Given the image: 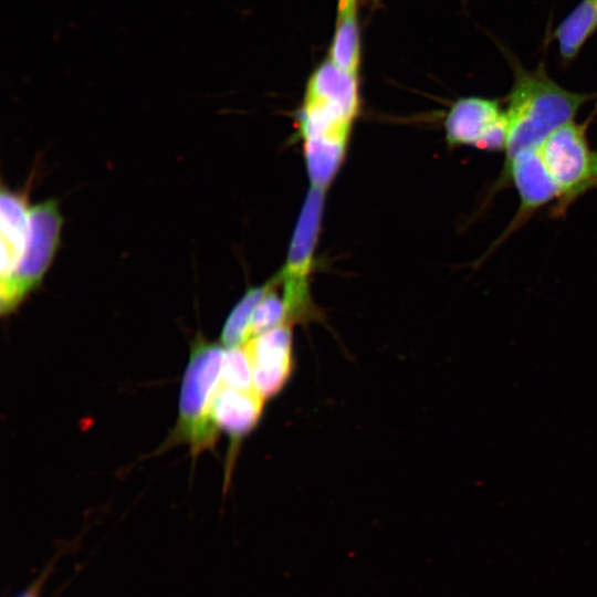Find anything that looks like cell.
<instances>
[{
  "label": "cell",
  "mask_w": 597,
  "mask_h": 597,
  "mask_svg": "<svg viewBox=\"0 0 597 597\" xmlns=\"http://www.w3.org/2000/svg\"><path fill=\"white\" fill-rule=\"evenodd\" d=\"M593 96L567 91L543 71H520L505 111L509 124L505 161L519 151L540 148L558 127L573 122Z\"/></svg>",
  "instance_id": "obj_1"
},
{
  "label": "cell",
  "mask_w": 597,
  "mask_h": 597,
  "mask_svg": "<svg viewBox=\"0 0 597 597\" xmlns=\"http://www.w3.org/2000/svg\"><path fill=\"white\" fill-rule=\"evenodd\" d=\"M226 347L198 335L191 344L179 396L175 429L165 446L187 443L193 455L210 449L218 432L212 416L214 396L221 385Z\"/></svg>",
  "instance_id": "obj_2"
},
{
  "label": "cell",
  "mask_w": 597,
  "mask_h": 597,
  "mask_svg": "<svg viewBox=\"0 0 597 597\" xmlns=\"http://www.w3.org/2000/svg\"><path fill=\"white\" fill-rule=\"evenodd\" d=\"M63 217L51 198L30 207L25 244L15 272L0 283L1 315L14 312L42 283L61 242Z\"/></svg>",
  "instance_id": "obj_3"
},
{
  "label": "cell",
  "mask_w": 597,
  "mask_h": 597,
  "mask_svg": "<svg viewBox=\"0 0 597 597\" xmlns=\"http://www.w3.org/2000/svg\"><path fill=\"white\" fill-rule=\"evenodd\" d=\"M325 192L310 187L291 238L284 265L275 274L283 286V300L290 324L317 316L310 293V275L322 224Z\"/></svg>",
  "instance_id": "obj_4"
},
{
  "label": "cell",
  "mask_w": 597,
  "mask_h": 597,
  "mask_svg": "<svg viewBox=\"0 0 597 597\" xmlns=\"http://www.w3.org/2000/svg\"><path fill=\"white\" fill-rule=\"evenodd\" d=\"M538 151L559 190L554 210L556 216L597 187V149L589 146L586 125L573 121L558 127L543 142Z\"/></svg>",
  "instance_id": "obj_5"
},
{
  "label": "cell",
  "mask_w": 597,
  "mask_h": 597,
  "mask_svg": "<svg viewBox=\"0 0 597 597\" xmlns=\"http://www.w3.org/2000/svg\"><path fill=\"white\" fill-rule=\"evenodd\" d=\"M446 142L450 148L470 146L480 150L505 151L509 124L505 111L493 100H458L444 119Z\"/></svg>",
  "instance_id": "obj_6"
},
{
  "label": "cell",
  "mask_w": 597,
  "mask_h": 597,
  "mask_svg": "<svg viewBox=\"0 0 597 597\" xmlns=\"http://www.w3.org/2000/svg\"><path fill=\"white\" fill-rule=\"evenodd\" d=\"M500 180L503 184L511 180L520 198L517 212L505 230L504 237L510 235L521 227L536 210L559 198V190L551 177L538 148L519 151L504 161Z\"/></svg>",
  "instance_id": "obj_7"
},
{
  "label": "cell",
  "mask_w": 597,
  "mask_h": 597,
  "mask_svg": "<svg viewBox=\"0 0 597 597\" xmlns=\"http://www.w3.org/2000/svg\"><path fill=\"white\" fill-rule=\"evenodd\" d=\"M292 325L285 324L245 344L255 390L266 401L277 395L293 371Z\"/></svg>",
  "instance_id": "obj_8"
},
{
  "label": "cell",
  "mask_w": 597,
  "mask_h": 597,
  "mask_svg": "<svg viewBox=\"0 0 597 597\" xmlns=\"http://www.w3.org/2000/svg\"><path fill=\"white\" fill-rule=\"evenodd\" d=\"M265 400L255 389H239L220 385L212 404L211 416L218 430L230 439L227 470L230 473L239 443L258 425Z\"/></svg>",
  "instance_id": "obj_9"
},
{
  "label": "cell",
  "mask_w": 597,
  "mask_h": 597,
  "mask_svg": "<svg viewBox=\"0 0 597 597\" xmlns=\"http://www.w3.org/2000/svg\"><path fill=\"white\" fill-rule=\"evenodd\" d=\"M28 191L1 187V280L10 277L21 260L29 223Z\"/></svg>",
  "instance_id": "obj_10"
},
{
  "label": "cell",
  "mask_w": 597,
  "mask_h": 597,
  "mask_svg": "<svg viewBox=\"0 0 597 597\" xmlns=\"http://www.w3.org/2000/svg\"><path fill=\"white\" fill-rule=\"evenodd\" d=\"M305 96L336 103L355 116L359 107L356 75L342 70L332 60L325 61L313 73Z\"/></svg>",
  "instance_id": "obj_11"
},
{
  "label": "cell",
  "mask_w": 597,
  "mask_h": 597,
  "mask_svg": "<svg viewBox=\"0 0 597 597\" xmlns=\"http://www.w3.org/2000/svg\"><path fill=\"white\" fill-rule=\"evenodd\" d=\"M280 283L274 275L266 283L249 287L229 313L221 332V344L227 347L243 346L251 338L254 312L265 294Z\"/></svg>",
  "instance_id": "obj_12"
},
{
  "label": "cell",
  "mask_w": 597,
  "mask_h": 597,
  "mask_svg": "<svg viewBox=\"0 0 597 597\" xmlns=\"http://www.w3.org/2000/svg\"><path fill=\"white\" fill-rule=\"evenodd\" d=\"M348 144L329 140L303 142V154L312 188L326 191L338 174Z\"/></svg>",
  "instance_id": "obj_13"
},
{
  "label": "cell",
  "mask_w": 597,
  "mask_h": 597,
  "mask_svg": "<svg viewBox=\"0 0 597 597\" xmlns=\"http://www.w3.org/2000/svg\"><path fill=\"white\" fill-rule=\"evenodd\" d=\"M356 2L338 0L336 33L331 48L332 62L354 75L357 74L360 59Z\"/></svg>",
  "instance_id": "obj_14"
},
{
  "label": "cell",
  "mask_w": 597,
  "mask_h": 597,
  "mask_svg": "<svg viewBox=\"0 0 597 597\" xmlns=\"http://www.w3.org/2000/svg\"><path fill=\"white\" fill-rule=\"evenodd\" d=\"M596 28L597 0H583L556 31L562 55L574 57Z\"/></svg>",
  "instance_id": "obj_15"
},
{
  "label": "cell",
  "mask_w": 597,
  "mask_h": 597,
  "mask_svg": "<svg viewBox=\"0 0 597 597\" xmlns=\"http://www.w3.org/2000/svg\"><path fill=\"white\" fill-rule=\"evenodd\" d=\"M274 286L258 305L251 325V338L289 323V315L283 297ZM292 325V324H290Z\"/></svg>",
  "instance_id": "obj_16"
},
{
  "label": "cell",
  "mask_w": 597,
  "mask_h": 597,
  "mask_svg": "<svg viewBox=\"0 0 597 597\" xmlns=\"http://www.w3.org/2000/svg\"><path fill=\"white\" fill-rule=\"evenodd\" d=\"M221 384L239 389H255L251 364L244 345L226 347Z\"/></svg>",
  "instance_id": "obj_17"
},
{
  "label": "cell",
  "mask_w": 597,
  "mask_h": 597,
  "mask_svg": "<svg viewBox=\"0 0 597 597\" xmlns=\"http://www.w3.org/2000/svg\"><path fill=\"white\" fill-rule=\"evenodd\" d=\"M49 569L50 568H48L43 574H41V576L36 579V582H34L27 590H24L18 597H39L42 590V587L44 585V582L48 577Z\"/></svg>",
  "instance_id": "obj_18"
}]
</instances>
